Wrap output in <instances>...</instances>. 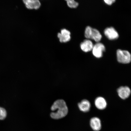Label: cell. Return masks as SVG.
Returning a JSON list of instances; mask_svg holds the SVG:
<instances>
[{"instance_id": "cell-1", "label": "cell", "mask_w": 131, "mask_h": 131, "mask_svg": "<svg viewBox=\"0 0 131 131\" xmlns=\"http://www.w3.org/2000/svg\"><path fill=\"white\" fill-rule=\"evenodd\" d=\"M53 111L57 110L56 112H52L50 116L52 118L59 119L65 117L68 113V108L66 103L63 100H58L54 103L51 107Z\"/></svg>"}, {"instance_id": "cell-2", "label": "cell", "mask_w": 131, "mask_h": 131, "mask_svg": "<svg viewBox=\"0 0 131 131\" xmlns=\"http://www.w3.org/2000/svg\"><path fill=\"white\" fill-rule=\"evenodd\" d=\"M85 37L88 39H92L97 42H99L102 38V35L99 30L90 26L86 27L85 31Z\"/></svg>"}, {"instance_id": "cell-3", "label": "cell", "mask_w": 131, "mask_h": 131, "mask_svg": "<svg viewBox=\"0 0 131 131\" xmlns=\"http://www.w3.org/2000/svg\"><path fill=\"white\" fill-rule=\"evenodd\" d=\"M117 61L123 64H128L131 61V54L128 51L118 49L117 51Z\"/></svg>"}, {"instance_id": "cell-4", "label": "cell", "mask_w": 131, "mask_h": 131, "mask_svg": "<svg viewBox=\"0 0 131 131\" xmlns=\"http://www.w3.org/2000/svg\"><path fill=\"white\" fill-rule=\"evenodd\" d=\"M105 46L101 42H97L94 45L92 50L93 55L96 58H100L102 57L103 53L105 51Z\"/></svg>"}, {"instance_id": "cell-5", "label": "cell", "mask_w": 131, "mask_h": 131, "mask_svg": "<svg viewBox=\"0 0 131 131\" xmlns=\"http://www.w3.org/2000/svg\"><path fill=\"white\" fill-rule=\"evenodd\" d=\"M104 34L107 38L110 40H116L118 38V33L114 27H107L104 30Z\"/></svg>"}, {"instance_id": "cell-6", "label": "cell", "mask_w": 131, "mask_h": 131, "mask_svg": "<svg viewBox=\"0 0 131 131\" xmlns=\"http://www.w3.org/2000/svg\"><path fill=\"white\" fill-rule=\"evenodd\" d=\"M118 94L121 99L125 100L128 98L131 94V90L128 87L122 86L117 90Z\"/></svg>"}, {"instance_id": "cell-7", "label": "cell", "mask_w": 131, "mask_h": 131, "mask_svg": "<svg viewBox=\"0 0 131 131\" xmlns=\"http://www.w3.org/2000/svg\"><path fill=\"white\" fill-rule=\"evenodd\" d=\"M70 35L71 34L69 31L63 29L61 30V32L59 33L57 36L60 42H66L69 41L71 39Z\"/></svg>"}, {"instance_id": "cell-8", "label": "cell", "mask_w": 131, "mask_h": 131, "mask_svg": "<svg viewBox=\"0 0 131 131\" xmlns=\"http://www.w3.org/2000/svg\"><path fill=\"white\" fill-rule=\"evenodd\" d=\"M26 7L29 9H37L41 6L40 1L38 0H24Z\"/></svg>"}, {"instance_id": "cell-9", "label": "cell", "mask_w": 131, "mask_h": 131, "mask_svg": "<svg viewBox=\"0 0 131 131\" xmlns=\"http://www.w3.org/2000/svg\"><path fill=\"white\" fill-rule=\"evenodd\" d=\"M94 46L91 41L89 39H86L81 42L80 47L83 51L86 53L92 50Z\"/></svg>"}, {"instance_id": "cell-10", "label": "cell", "mask_w": 131, "mask_h": 131, "mask_svg": "<svg viewBox=\"0 0 131 131\" xmlns=\"http://www.w3.org/2000/svg\"><path fill=\"white\" fill-rule=\"evenodd\" d=\"M90 125L94 131H99L101 128V124L100 119L97 117H94L90 121Z\"/></svg>"}, {"instance_id": "cell-11", "label": "cell", "mask_w": 131, "mask_h": 131, "mask_svg": "<svg viewBox=\"0 0 131 131\" xmlns=\"http://www.w3.org/2000/svg\"><path fill=\"white\" fill-rule=\"evenodd\" d=\"M80 110L83 112L89 111L91 107V104L89 101L86 99L83 100L78 104Z\"/></svg>"}, {"instance_id": "cell-12", "label": "cell", "mask_w": 131, "mask_h": 131, "mask_svg": "<svg viewBox=\"0 0 131 131\" xmlns=\"http://www.w3.org/2000/svg\"><path fill=\"white\" fill-rule=\"evenodd\" d=\"M95 104L98 109L103 110L107 106V102L104 98L99 96L95 100Z\"/></svg>"}, {"instance_id": "cell-13", "label": "cell", "mask_w": 131, "mask_h": 131, "mask_svg": "<svg viewBox=\"0 0 131 131\" xmlns=\"http://www.w3.org/2000/svg\"><path fill=\"white\" fill-rule=\"evenodd\" d=\"M67 4L70 8H75L78 7L79 4L78 2L74 0H68L66 1Z\"/></svg>"}, {"instance_id": "cell-14", "label": "cell", "mask_w": 131, "mask_h": 131, "mask_svg": "<svg viewBox=\"0 0 131 131\" xmlns=\"http://www.w3.org/2000/svg\"><path fill=\"white\" fill-rule=\"evenodd\" d=\"M7 116V112L4 108L0 107V120H2L6 118Z\"/></svg>"}, {"instance_id": "cell-15", "label": "cell", "mask_w": 131, "mask_h": 131, "mask_svg": "<svg viewBox=\"0 0 131 131\" xmlns=\"http://www.w3.org/2000/svg\"><path fill=\"white\" fill-rule=\"evenodd\" d=\"M104 1L106 4L111 5L115 3L116 1L115 0H104Z\"/></svg>"}]
</instances>
